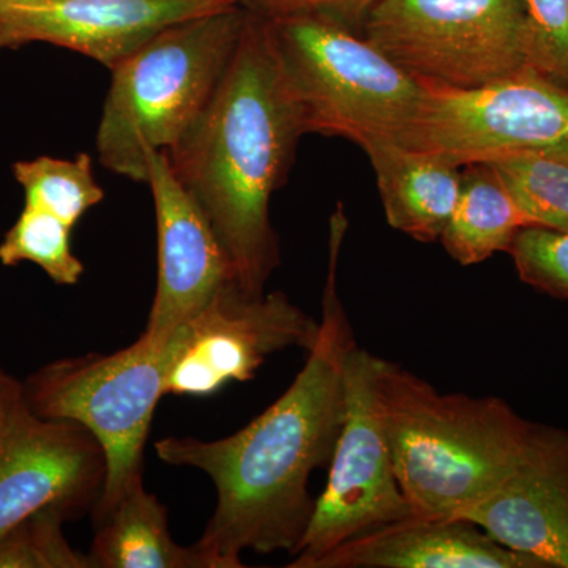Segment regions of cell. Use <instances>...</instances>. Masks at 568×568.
I'll list each match as a JSON object with an SVG mask.
<instances>
[{
  "instance_id": "6da1fadb",
  "label": "cell",
  "mask_w": 568,
  "mask_h": 568,
  "mask_svg": "<svg viewBox=\"0 0 568 568\" xmlns=\"http://www.w3.org/2000/svg\"><path fill=\"white\" fill-rule=\"evenodd\" d=\"M347 231L339 204L331 220V253L320 335L294 383L261 416L223 439L164 437L155 452L166 465L203 470L216 507L196 547L215 568H241L242 552L295 555L315 514L310 476L331 465L345 418L347 355L357 346L336 275Z\"/></svg>"
},
{
  "instance_id": "7a4b0ae2",
  "label": "cell",
  "mask_w": 568,
  "mask_h": 568,
  "mask_svg": "<svg viewBox=\"0 0 568 568\" xmlns=\"http://www.w3.org/2000/svg\"><path fill=\"white\" fill-rule=\"evenodd\" d=\"M304 134L271 24L267 18L248 13L219 88L166 152L245 293L264 294L278 267L271 200L286 181Z\"/></svg>"
},
{
  "instance_id": "3957f363",
  "label": "cell",
  "mask_w": 568,
  "mask_h": 568,
  "mask_svg": "<svg viewBox=\"0 0 568 568\" xmlns=\"http://www.w3.org/2000/svg\"><path fill=\"white\" fill-rule=\"evenodd\" d=\"M377 405L396 478L414 515L457 518L521 462L536 424L496 396L440 394L384 361Z\"/></svg>"
},
{
  "instance_id": "277c9868",
  "label": "cell",
  "mask_w": 568,
  "mask_h": 568,
  "mask_svg": "<svg viewBox=\"0 0 568 568\" xmlns=\"http://www.w3.org/2000/svg\"><path fill=\"white\" fill-rule=\"evenodd\" d=\"M248 20L241 6L175 22L111 69L97 130L100 162L145 183L144 151H170L219 88Z\"/></svg>"
},
{
  "instance_id": "5b68a950",
  "label": "cell",
  "mask_w": 568,
  "mask_h": 568,
  "mask_svg": "<svg viewBox=\"0 0 568 568\" xmlns=\"http://www.w3.org/2000/svg\"><path fill=\"white\" fill-rule=\"evenodd\" d=\"M267 20L305 133L361 148L402 140L420 106L422 82L335 22L310 14Z\"/></svg>"
},
{
  "instance_id": "8992f818",
  "label": "cell",
  "mask_w": 568,
  "mask_h": 568,
  "mask_svg": "<svg viewBox=\"0 0 568 568\" xmlns=\"http://www.w3.org/2000/svg\"><path fill=\"white\" fill-rule=\"evenodd\" d=\"M178 347V328L166 339L142 334L115 354L61 358L41 366L22 384L37 416L77 422L103 447L106 484L93 508L100 515L142 478V455L153 414Z\"/></svg>"
},
{
  "instance_id": "52a82bcc",
  "label": "cell",
  "mask_w": 568,
  "mask_h": 568,
  "mask_svg": "<svg viewBox=\"0 0 568 568\" xmlns=\"http://www.w3.org/2000/svg\"><path fill=\"white\" fill-rule=\"evenodd\" d=\"M362 29L426 85L480 88L528 65L523 0H379Z\"/></svg>"
},
{
  "instance_id": "ba28073f",
  "label": "cell",
  "mask_w": 568,
  "mask_h": 568,
  "mask_svg": "<svg viewBox=\"0 0 568 568\" xmlns=\"http://www.w3.org/2000/svg\"><path fill=\"white\" fill-rule=\"evenodd\" d=\"M399 142L458 168L518 153L568 162V85L529 65L480 88L424 84Z\"/></svg>"
},
{
  "instance_id": "9c48e42d",
  "label": "cell",
  "mask_w": 568,
  "mask_h": 568,
  "mask_svg": "<svg viewBox=\"0 0 568 568\" xmlns=\"http://www.w3.org/2000/svg\"><path fill=\"white\" fill-rule=\"evenodd\" d=\"M383 358L355 346L345 369V418L327 485L291 568H315L324 556L351 538L413 517L396 478L390 446L377 405Z\"/></svg>"
},
{
  "instance_id": "30bf717a",
  "label": "cell",
  "mask_w": 568,
  "mask_h": 568,
  "mask_svg": "<svg viewBox=\"0 0 568 568\" xmlns=\"http://www.w3.org/2000/svg\"><path fill=\"white\" fill-rule=\"evenodd\" d=\"M321 323L283 293L252 295L224 284L192 320L178 327V347L164 395L211 396L253 379L265 358L287 347L308 353Z\"/></svg>"
},
{
  "instance_id": "8fae6325",
  "label": "cell",
  "mask_w": 568,
  "mask_h": 568,
  "mask_svg": "<svg viewBox=\"0 0 568 568\" xmlns=\"http://www.w3.org/2000/svg\"><path fill=\"white\" fill-rule=\"evenodd\" d=\"M106 474L103 447L88 428L37 416L24 402L0 447V538L39 511L73 519L95 508Z\"/></svg>"
},
{
  "instance_id": "7c38bea8",
  "label": "cell",
  "mask_w": 568,
  "mask_h": 568,
  "mask_svg": "<svg viewBox=\"0 0 568 568\" xmlns=\"http://www.w3.org/2000/svg\"><path fill=\"white\" fill-rule=\"evenodd\" d=\"M144 160L159 235V283L144 334L166 339L235 280L211 223L174 174L168 153L144 151Z\"/></svg>"
},
{
  "instance_id": "4fadbf2b",
  "label": "cell",
  "mask_w": 568,
  "mask_h": 568,
  "mask_svg": "<svg viewBox=\"0 0 568 568\" xmlns=\"http://www.w3.org/2000/svg\"><path fill=\"white\" fill-rule=\"evenodd\" d=\"M205 0H41L0 7V51L50 43L118 65L168 26L223 9Z\"/></svg>"
},
{
  "instance_id": "5bb4252c",
  "label": "cell",
  "mask_w": 568,
  "mask_h": 568,
  "mask_svg": "<svg viewBox=\"0 0 568 568\" xmlns=\"http://www.w3.org/2000/svg\"><path fill=\"white\" fill-rule=\"evenodd\" d=\"M457 518L548 568H568V433L536 424L514 473Z\"/></svg>"
},
{
  "instance_id": "9a60e30c",
  "label": "cell",
  "mask_w": 568,
  "mask_h": 568,
  "mask_svg": "<svg viewBox=\"0 0 568 568\" xmlns=\"http://www.w3.org/2000/svg\"><path fill=\"white\" fill-rule=\"evenodd\" d=\"M315 568H548L462 518L413 515L351 538Z\"/></svg>"
},
{
  "instance_id": "2e32d148",
  "label": "cell",
  "mask_w": 568,
  "mask_h": 568,
  "mask_svg": "<svg viewBox=\"0 0 568 568\" xmlns=\"http://www.w3.org/2000/svg\"><path fill=\"white\" fill-rule=\"evenodd\" d=\"M362 149L375 171L387 223L414 241H439L457 205L462 168L394 140Z\"/></svg>"
},
{
  "instance_id": "e0dca14e",
  "label": "cell",
  "mask_w": 568,
  "mask_h": 568,
  "mask_svg": "<svg viewBox=\"0 0 568 568\" xmlns=\"http://www.w3.org/2000/svg\"><path fill=\"white\" fill-rule=\"evenodd\" d=\"M91 556L95 568H215L196 545L175 544L166 507L134 481L103 514L95 515Z\"/></svg>"
},
{
  "instance_id": "ac0fdd59",
  "label": "cell",
  "mask_w": 568,
  "mask_h": 568,
  "mask_svg": "<svg viewBox=\"0 0 568 568\" xmlns=\"http://www.w3.org/2000/svg\"><path fill=\"white\" fill-rule=\"evenodd\" d=\"M530 226L514 197L487 163L467 164L454 213L439 241L462 265L484 263L507 252L515 234Z\"/></svg>"
},
{
  "instance_id": "d6986e66",
  "label": "cell",
  "mask_w": 568,
  "mask_h": 568,
  "mask_svg": "<svg viewBox=\"0 0 568 568\" xmlns=\"http://www.w3.org/2000/svg\"><path fill=\"white\" fill-rule=\"evenodd\" d=\"M13 174L24 192V205L58 216L70 227L97 204L104 192L95 181L92 156L80 153L77 159L37 156L13 164Z\"/></svg>"
},
{
  "instance_id": "ffe728a7",
  "label": "cell",
  "mask_w": 568,
  "mask_h": 568,
  "mask_svg": "<svg viewBox=\"0 0 568 568\" xmlns=\"http://www.w3.org/2000/svg\"><path fill=\"white\" fill-rule=\"evenodd\" d=\"M487 164L530 224L568 231V162L518 153Z\"/></svg>"
},
{
  "instance_id": "44dd1931",
  "label": "cell",
  "mask_w": 568,
  "mask_h": 568,
  "mask_svg": "<svg viewBox=\"0 0 568 568\" xmlns=\"http://www.w3.org/2000/svg\"><path fill=\"white\" fill-rule=\"evenodd\" d=\"M71 230L50 212L24 205L0 242V263L7 267L32 263L55 284L73 286L84 274V265L71 252Z\"/></svg>"
},
{
  "instance_id": "7402d4cb",
  "label": "cell",
  "mask_w": 568,
  "mask_h": 568,
  "mask_svg": "<svg viewBox=\"0 0 568 568\" xmlns=\"http://www.w3.org/2000/svg\"><path fill=\"white\" fill-rule=\"evenodd\" d=\"M61 510L39 511L0 538V568H95L65 536Z\"/></svg>"
},
{
  "instance_id": "603a6c76",
  "label": "cell",
  "mask_w": 568,
  "mask_h": 568,
  "mask_svg": "<svg viewBox=\"0 0 568 568\" xmlns=\"http://www.w3.org/2000/svg\"><path fill=\"white\" fill-rule=\"evenodd\" d=\"M507 253L523 282L568 301V231L530 224L515 234Z\"/></svg>"
},
{
  "instance_id": "cb8c5ba5",
  "label": "cell",
  "mask_w": 568,
  "mask_h": 568,
  "mask_svg": "<svg viewBox=\"0 0 568 568\" xmlns=\"http://www.w3.org/2000/svg\"><path fill=\"white\" fill-rule=\"evenodd\" d=\"M526 63L568 85V0H523Z\"/></svg>"
},
{
  "instance_id": "d4e9b609",
  "label": "cell",
  "mask_w": 568,
  "mask_h": 568,
  "mask_svg": "<svg viewBox=\"0 0 568 568\" xmlns=\"http://www.w3.org/2000/svg\"><path fill=\"white\" fill-rule=\"evenodd\" d=\"M379 0H246L264 18L310 14L349 29L364 24L366 14Z\"/></svg>"
},
{
  "instance_id": "484cf974",
  "label": "cell",
  "mask_w": 568,
  "mask_h": 568,
  "mask_svg": "<svg viewBox=\"0 0 568 568\" xmlns=\"http://www.w3.org/2000/svg\"><path fill=\"white\" fill-rule=\"evenodd\" d=\"M24 402L22 384L10 376L6 369L0 368V447Z\"/></svg>"
},
{
  "instance_id": "4316f807",
  "label": "cell",
  "mask_w": 568,
  "mask_h": 568,
  "mask_svg": "<svg viewBox=\"0 0 568 568\" xmlns=\"http://www.w3.org/2000/svg\"><path fill=\"white\" fill-rule=\"evenodd\" d=\"M41 2V0H0V7L21 6V3Z\"/></svg>"
},
{
  "instance_id": "83f0119b",
  "label": "cell",
  "mask_w": 568,
  "mask_h": 568,
  "mask_svg": "<svg viewBox=\"0 0 568 568\" xmlns=\"http://www.w3.org/2000/svg\"><path fill=\"white\" fill-rule=\"evenodd\" d=\"M205 2L222 3V6H241V3H245L246 0H205Z\"/></svg>"
}]
</instances>
